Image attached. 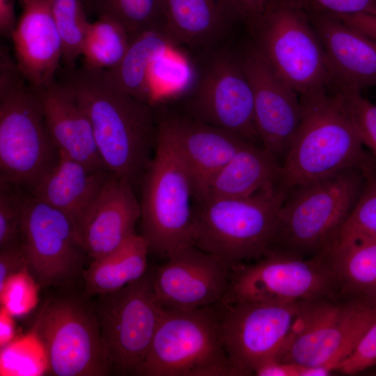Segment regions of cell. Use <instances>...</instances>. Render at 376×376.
Returning <instances> with one entry per match:
<instances>
[{"label": "cell", "mask_w": 376, "mask_h": 376, "mask_svg": "<svg viewBox=\"0 0 376 376\" xmlns=\"http://www.w3.org/2000/svg\"><path fill=\"white\" fill-rule=\"evenodd\" d=\"M57 75L88 116L107 169L133 186L141 182L157 143L154 107L117 88L105 70L61 68Z\"/></svg>", "instance_id": "6da1fadb"}, {"label": "cell", "mask_w": 376, "mask_h": 376, "mask_svg": "<svg viewBox=\"0 0 376 376\" xmlns=\"http://www.w3.org/2000/svg\"><path fill=\"white\" fill-rule=\"evenodd\" d=\"M299 97L301 120L281 164L280 184L284 188L347 169H376V161L364 149L335 84Z\"/></svg>", "instance_id": "7a4b0ae2"}, {"label": "cell", "mask_w": 376, "mask_h": 376, "mask_svg": "<svg viewBox=\"0 0 376 376\" xmlns=\"http://www.w3.org/2000/svg\"><path fill=\"white\" fill-rule=\"evenodd\" d=\"M58 150L47 129L36 88L5 46L0 54V182L30 191L52 169Z\"/></svg>", "instance_id": "3957f363"}, {"label": "cell", "mask_w": 376, "mask_h": 376, "mask_svg": "<svg viewBox=\"0 0 376 376\" xmlns=\"http://www.w3.org/2000/svg\"><path fill=\"white\" fill-rule=\"evenodd\" d=\"M288 189L280 183L249 196L209 198L193 210V244L233 267L265 256Z\"/></svg>", "instance_id": "277c9868"}, {"label": "cell", "mask_w": 376, "mask_h": 376, "mask_svg": "<svg viewBox=\"0 0 376 376\" xmlns=\"http://www.w3.org/2000/svg\"><path fill=\"white\" fill-rule=\"evenodd\" d=\"M364 180L363 171L350 169L288 189L270 251L302 258L322 253L350 214Z\"/></svg>", "instance_id": "5b68a950"}, {"label": "cell", "mask_w": 376, "mask_h": 376, "mask_svg": "<svg viewBox=\"0 0 376 376\" xmlns=\"http://www.w3.org/2000/svg\"><path fill=\"white\" fill-rule=\"evenodd\" d=\"M221 301L194 310L163 308L137 375H239L225 350Z\"/></svg>", "instance_id": "8992f818"}, {"label": "cell", "mask_w": 376, "mask_h": 376, "mask_svg": "<svg viewBox=\"0 0 376 376\" xmlns=\"http://www.w3.org/2000/svg\"><path fill=\"white\" fill-rule=\"evenodd\" d=\"M142 182V235L149 251L169 256L193 244L191 180L176 145L158 118L157 143Z\"/></svg>", "instance_id": "52a82bcc"}, {"label": "cell", "mask_w": 376, "mask_h": 376, "mask_svg": "<svg viewBox=\"0 0 376 376\" xmlns=\"http://www.w3.org/2000/svg\"><path fill=\"white\" fill-rule=\"evenodd\" d=\"M375 321V301L336 295L302 302L296 325L276 361L327 366L334 371Z\"/></svg>", "instance_id": "ba28073f"}, {"label": "cell", "mask_w": 376, "mask_h": 376, "mask_svg": "<svg viewBox=\"0 0 376 376\" xmlns=\"http://www.w3.org/2000/svg\"><path fill=\"white\" fill-rule=\"evenodd\" d=\"M86 295L47 300L33 324L47 371L56 376H105L110 373L95 304Z\"/></svg>", "instance_id": "9c48e42d"}, {"label": "cell", "mask_w": 376, "mask_h": 376, "mask_svg": "<svg viewBox=\"0 0 376 376\" xmlns=\"http://www.w3.org/2000/svg\"><path fill=\"white\" fill-rule=\"evenodd\" d=\"M251 33L272 70L299 96L334 84L321 42L302 11L270 1Z\"/></svg>", "instance_id": "30bf717a"}, {"label": "cell", "mask_w": 376, "mask_h": 376, "mask_svg": "<svg viewBox=\"0 0 376 376\" xmlns=\"http://www.w3.org/2000/svg\"><path fill=\"white\" fill-rule=\"evenodd\" d=\"M95 306L110 373L137 375L163 310L154 292L152 273L100 295Z\"/></svg>", "instance_id": "8fae6325"}, {"label": "cell", "mask_w": 376, "mask_h": 376, "mask_svg": "<svg viewBox=\"0 0 376 376\" xmlns=\"http://www.w3.org/2000/svg\"><path fill=\"white\" fill-rule=\"evenodd\" d=\"M336 295V281L320 254L302 258L270 251L253 263L233 267L221 301L288 304Z\"/></svg>", "instance_id": "7c38bea8"}, {"label": "cell", "mask_w": 376, "mask_h": 376, "mask_svg": "<svg viewBox=\"0 0 376 376\" xmlns=\"http://www.w3.org/2000/svg\"><path fill=\"white\" fill-rule=\"evenodd\" d=\"M186 49L164 28L148 30L131 40L120 63L106 73L120 90L154 107L193 88L198 68Z\"/></svg>", "instance_id": "4fadbf2b"}, {"label": "cell", "mask_w": 376, "mask_h": 376, "mask_svg": "<svg viewBox=\"0 0 376 376\" xmlns=\"http://www.w3.org/2000/svg\"><path fill=\"white\" fill-rule=\"evenodd\" d=\"M301 303L221 301L222 340L239 375H255L264 364L277 360L296 325Z\"/></svg>", "instance_id": "5bb4252c"}, {"label": "cell", "mask_w": 376, "mask_h": 376, "mask_svg": "<svg viewBox=\"0 0 376 376\" xmlns=\"http://www.w3.org/2000/svg\"><path fill=\"white\" fill-rule=\"evenodd\" d=\"M20 241L28 270L40 287L82 274L87 252L73 221L31 194L24 196Z\"/></svg>", "instance_id": "9a60e30c"}, {"label": "cell", "mask_w": 376, "mask_h": 376, "mask_svg": "<svg viewBox=\"0 0 376 376\" xmlns=\"http://www.w3.org/2000/svg\"><path fill=\"white\" fill-rule=\"evenodd\" d=\"M190 117L261 145L254 116L253 94L240 58L220 51L200 70L189 92Z\"/></svg>", "instance_id": "2e32d148"}, {"label": "cell", "mask_w": 376, "mask_h": 376, "mask_svg": "<svg viewBox=\"0 0 376 376\" xmlns=\"http://www.w3.org/2000/svg\"><path fill=\"white\" fill-rule=\"evenodd\" d=\"M167 258L152 272L155 297L163 308L194 310L222 301L230 285V264L194 244Z\"/></svg>", "instance_id": "e0dca14e"}, {"label": "cell", "mask_w": 376, "mask_h": 376, "mask_svg": "<svg viewBox=\"0 0 376 376\" xmlns=\"http://www.w3.org/2000/svg\"><path fill=\"white\" fill-rule=\"evenodd\" d=\"M240 59L253 91L261 145L279 160L284 159L301 120L300 97L274 73L253 44Z\"/></svg>", "instance_id": "ac0fdd59"}, {"label": "cell", "mask_w": 376, "mask_h": 376, "mask_svg": "<svg viewBox=\"0 0 376 376\" xmlns=\"http://www.w3.org/2000/svg\"><path fill=\"white\" fill-rule=\"evenodd\" d=\"M171 135L189 174L193 196L202 201L219 171L246 143L228 130L187 116L159 118Z\"/></svg>", "instance_id": "d6986e66"}, {"label": "cell", "mask_w": 376, "mask_h": 376, "mask_svg": "<svg viewBox=\"0 0 376 376\" xmlns=\"http://www.w3.org/2000/svg\"><path fill=\"white\" fill-rule=\"evenodd\" d=\"M141 203L134 186L113 173L106 180L87 210L79 234L93 260L117 249L134 232L141 218Z\"/></svg>", "instance_id": "ffe728a7"}, {"label": "cell", "mask_w": 376, "mask_h": 376, "mask_svg": "<svg viewBox=\"0 0 376 376\" xmlns=\"http://www.w3.org/2000/svg\"><path fill=\"white\" fill-rule=\"evenodd\" d=\"M22 13L11 36L14 59L26 81L36 88L55 79L62 61V43L51 0H22Z\"/></svg>", "instance_id": "44dd1931"}, {"label": "cell", "mask_w": 376, "mask_h": 376, "mask_svg": "<svg viewBox=\"0 0 376 376\" xmlns=\"http://www.w3.org/2000/svg\"><path fill=\"white\" fill-rule=\"evenodd\" d=\"M306 15L323 47L334 84L359 91L376 86V40L335 16Z\"/></svg>", "instance_id": "7402d4cb"}, {"label": "cell", "mask_w": 376, "mask_h": 376, "mask_svg": "<svg viewBox=\"0 0 376 376\" xmlns=\"http://www.w3.org/2000/svg\"><path fill=\"white\" fill-rule=\"evenodd\" d=\"M36 90L47 129L58 152L92 170L108 171L99 154L89 118L72 90L58 79Z\"/></svg>", "instance_id": "603a6c76"}, {"label": "cell", "mask_w": 376, "mask_h": 376, "mask_svg": "<svg viewBox=\"0 0 376 376\" xmlns=\"http://www.w3.org/2000/svg\"><path fill=\"white\" fill-rule=\"evenodd\" d=\"M58 152L55 164L30 194L65 214L73 221L79 233L87 210L111 173L107 170H92Z\"/></svg>", "instance_id": "cb8c5ba5"}, {"label": "cell", "mask_w": 376, "mask_h": 376, "mask_svg": "<svg viewBox=\"0 0 376 376\" xmlns=\"http://www.w3.org/2000/svg\"><path fill=\"white\" fill-rule=\"evenodd\" d=\"M161 1L164 30L186 48L209 49L239 20L230 0Z\"/></svg>", "instance_id": "d4e9b609"}, {"label": "cell", "mask_w": 376, "mask_h": 376, "mask_svg": "<svg viewBox=\"0 0 376 376\" xmlns=\"http://www.w3.org/2000/svg\"><path fill=\"white\" fill-rule=\"evenodd\" d=\"M281 176V163L272 152L246 142L215 175L202 201L249 196L279 185Z\"/></svg>", "instance_id": "484cf974"}, {"label": "cell", "mask_w": 376, "mask_h": 376, "mask_svg": "<svg viewBox=\"0 0 376 376\" xmlns=\"http://www.w3.org/2000/svg\"><path fill=\"white\" fill-rule=\"evenodd\" d=\"M148 245L142 235L136 233L108 254L93 260L84 269V295H104L120 290L147 272Z\"/></svg>", "instance_id": "4316f807"}, {"label": "cell", "mask_w": 376, "mask_h": 376, "mask_svg": "<svg viewBox=\"0 0 376 376\" xmlns=\"http://www.w3.org/2000/svg\"><path fill=\"white\" fill-rule=\"evenodd\" d=\"M320 254L340 295L376 302V241L335 244Z\"/></svg>", "instance_id": "83f0119b"}, {"label": "cell", "mask_w": 376, "mask_h": 376, "mask_svg": "<svg viewBox=\"0 0 376 376\" xmlns=\"http://www.w3.org/2000/svg\"><path fill=\"white\" fill-rule=\"evenodd\" d=\"M131 40L119 22L99 16L88 25L81 49L82 65L95 70L115 68L125 56Z\"/></svg>", "instance_id": "f1b7e54d"}, {"label": "cell", "mask_w": 376, "mask_h": 376, "mask_svg": "<svg viewBox=\"0 0 376 376\" xmlns=\"http://www.w3.org/2000/svg\"><path fill=\"white\" fill-rule=\"evenodd\" d=\"M99 16L119 22L131 39L148 30L164 28L161 0H86Z\"/></svg>", "instance_id": "f546056e"}, {"label": "cell", "mask_w": 376, "mask_h": 376, "mask_svg": "<svg viewBox=\"0 0 376 376\" xmlns=\"http://www.w3.org/2000/svg\"><path fill=\"white\" fill-rule=\"evenodd\" d=\"M372 241H376V169L365 172L363 185L353 210L327 248Z\"/></svg>", "instance_id": "4dcf8cb0"}, {"label": "cell", "mask_w": 376, "mask_h": 376, "mask_svg": "<svg viewBox=\"0 0 376 376\" xmlns=\"http://www.w3.org/2000/svg\"><path fill=\"white\" fill-rule=\"evenodd\" d=\"M52 12L62 43L61 63L76 68L89 24L82 0H51Z\"/></svg>", "instance_id": "1f68e13d"}, {"label": "cell", "mask_w": 376, "mask_h": 376, "mask_svg": "<svg viewBox=\"0 0 376 376\" xmlns=\"http://www.w3.org/2000/svg\"><path fill=\"white\" fill-rule=\"evenodd\" d=\"M0 361L1 375H40L47 371L45 352L33 334L1 348Z\"/></svg>", "instance_id": "d6a6232c"}, {"label": "cell", "mask_w": 376, "mask_h": 376, "mask_svg": "<svg viewBox=\"0 0 376 376\" xmlns=\"http://www.w3.org/2000/svg\"><path fill=\"white\" fill-rule=\"evenodd\" d=\"M336 86L361 142L376 161V104L364 97L359 90Z\"/></svg>", "instance_id": "836d02e7"}, {"label": "cell", "mask_w": 376, "mask_h": 376, "mask_svg": "<svg viewBox=\"0 0 376 376\" xmlns=\"http://www.w3.org/2000/svg\"><path fill=\"white\" fill-rule=\"evenodd\" d=\"M40 287L28 268L11 276L0 289L1 306L13 317L29 313L37 304Z\"/></svg>", "instance_id": "e575fe53"}, {"label": "cell", "mask_w": 376, "mask_h": 376, "mask_svg": "<svg viewBox=\"0 0 376 376\" xmlns=\"http://www.w3.org/2000/svg\"><path fill=\"white\" fill-rule=\"evenodd\" d=\"M0 182V248L20 240L24 193Z\"/></svg>", "instance_id": "d590c367"}, {"label": "cell", "mask_w": 376, "mask_h": 376, "mask_svg": "<svg viewBox=\"0 0 376 376\" xmlns=\"http://www.w3.org/2000/svg\"><path fill=\"white\" fill-rule=\"evenodd\" d=\"M305 14L333 16L376 12V0H270Z\"/></svg>", "instance_id": "8d00e7d4"}, {"label": "cell", "mask_w": 376, "mask_h": 376, "mask_svg": "<svg viewBox=\"0 0 376 376\" xmlns=\"http://www.w3.org/2000/svg\"><path fill=\"white\" fill-rule=\"evenodd\" d=\"M375 366H376V321L365 332L353 351L335 366L334 371L353 375Z\"/></svg>", "instance_id": "74e56055"}, {"label": "cell", "mask_w": 376, "mask_h": 376, "mask_svg": "<svg viewBox=\"0 0 376 376\" xmlns=\"http://www.w3.org/2000/svg\"><path fill=\"white\" fill-rule=\"evenodd\" d=\"M25 268L27 263L20 240L0 248V289L8 278Z\"/></svg>", "instance_id": "f35d334b"}, {"label": "cell", "mask_w": 376, "mask_h": 376, "mask_svg": "<svg viewBox=\"0 0 376 376\" xmlns=\"http://www.w3.org/2000/svg\"><path fill=\"white\" fill-rule=\"evenodd\" d=\"M270 0H230L239 20L243 22L250 31L263 18Z\"/></svg>", "instance_id": "ab89813d"}, {"label": "cell", "mask_w": 376, "mask_h": 376, "mask_svg": "<svg viewBox=\"0 0 376 376\" xmlns=\"http://www.w3.org/2000/svg\"><path fill=\"white\" fill-rule=\"evenodd\" d=\"M335 17L376 40V12Z\"/></svg>", "instance_id": "60d3db41"}, {"label": "cell", "mask_w": 376, "mask_h": 376, "mask_svg": "<svg viewBox=\"0 0 376 376\" xmlns=\"http://www.w3.org/2000/svg\"><path fill=\"white\" fill-rule=\"evenodd\" d=\"M302 366L272 361L260 367L255 373L257 376H301Z\"/></svg>", "instance_id": "b9f144b4"}, {"label": "cell", "mask_w": 376, "mask_h": 376, "mask_svg": "<svg viewBox=\"0 0 376 376\" xmlns=\"http://www.w3.org/2000/svg\"><path fill=\"white\" fill-rule=\"evenodd\" d=\"M17 22L14 0H0V33L1 36L10 39Z\"/></svg>", "instance_id": "7bdbcfd3"}, {"label": "cell", "mask_w": 376, "mask_h": 376, "mask_svg": "<svg viewBox=\"0 0 376 376\" xmlns=\"http://www.w3.org/2000/svg\"><path fill=\"white\" fill-rule=\"evenodd\" d=\"M13 316L1 306L0 313V347L6 346L14 340L15 322Z\"/></svg>", "instance_id": "ee69618b"}, {"label": "cell", "mask_w": 376, "mask_h": 376, "mask_svg": "<svg viewBox=\"0 0 376 376\" xmlns=\"http://www.w3.org/2000/svg\"><path fill=\"white\" fill-rule=\"evenodd\" d=\"M84 1V3H85L86 0H82Z\"/></svg>", "instance_id": "f6af8a7d"}, {"label": "cell", "mask_w": 376, "mask_h": 376, "mask_svg": "<svg viewBox=\"0 0 376 376\" xmlns=\"http://www.w3.org/2000/svg\"><path fill=\"white\" fill-rule=\"evenodd\" d=\"M19 3L22 1V0H19Z\"/></svg>", "instance_id": "bcb514c9"}]
</instances>
